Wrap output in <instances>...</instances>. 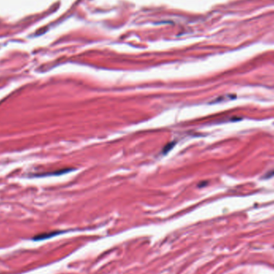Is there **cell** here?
<instances>
[{
    "label": "cell",
    "instance_id": "obj_1",
    "mask_svg": "<svg viewBox=\"0 0 274 274\" xmlns=\"http://www.w3.org/2000/svg\"><path fill=\"white\" fill-rule=\"evenodd\" d=\"M58 233H60V232H51V233H49V234H47V235H46V234H43V235H42V236H38L36 237V239L37 240H41V239H46V238H47V237H51V236H54V235H56V234H58Z\"/></svg>",
    "mask_w": 274,
    "mask_h": 274
}]
</instances>
